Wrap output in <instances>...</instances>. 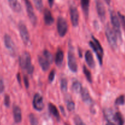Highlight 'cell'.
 Returning a JSON list of instances; mask_svg holds the SVG:
<instances>
[{"label":"cell","instance_id":"6da1fadb","mask_svg":"<svg viewBox=\"0 0 125 125\" xmlns=\"http://www.w3.org/2000/svg\"><path fill=\"white\" fill-rule=\"evenodd\" d=\"M20 65L23 69L27 71L28 74H32L34 72V66L31 63V59L29 52H24L19 58Z\"/></svg>","mask_w":125,"mask_h":125},{"label":"cell","instance_id":"7a4b0ae2","mask_svg":"<svg viewBox=\"0 0 125 125\" xmlns=\"http://www.w3.org/2000/svg\"><path fill=\"white\" fill-rule=\"evenodd\" d=\"M106 35L109 44L112 49L115 50L117 48V35L113 29L108 24L106 26Z\"/></svg>","mask_w":125,"mask_h":125},{"label":"cell","instance_id":"3957f363","mask_svg":"<svg viewBox=\"0 0 125 125\" xmlns=\"http://www.w3.org/2000/svg\"><path fill=\"white\" fill-rule=\"evenodd\" d=\"M110 16H111V23L113 26L114 30L115 32L117 37L118 36L120 39H122V32H121L120 23L119 18L113 10L110 11Z\"/></svg>","mask_w":125,"mask_h":125},{"label":"cell","instance_id":"277c9868","mask_svg":"<svg viewBox=\"0 0 125 125\" xmlns=\"http://www.w3.org/2000/svg\"><path fill=\"white\" fill-rule=\"evenodd\" d=\"M73 47H70L68 52V65L70 70L73 73H76L78 71V65L76 59L74 55Z\"/></svg>","mask_w":125,"mask_h":125},{"label":"cell","instance_id":"5b68a950","mask_svg":"<svg viewBox=\"0 0 125 125\" xmlns=\"http://www.w3.org/2000/svg\"><path fill=\"white\" fill-rule=\"evenodd\" d=\"M24 1L25 3L26 8V11L29 20L31 22L33 26H35L37 23V18L36 15L35 14L32 5L29 0H24Z\"/></svg>","mask_w":125,"mask_h":125},{"label":"cell","instance_id":"8992f818","mask_svg":"<svg viewBox=\"0 0 125 125\" xmlns=\"http://www.w3.org/2000/svg\"><path fill=\"white\" fill-rule=\"evenodd\" d=\"M18 29L22 41L25 45H28L30 42V36L26 26L23 22H20L18 23Z\"/></svg>","mask_w":125,"mask_h":125},{"label":"cell","instance_id":"52a82bcc","mask_svg":"<svg viewBox=\"0 0 125 125\" xmlns=\"http://www.w3.org/2000/svg\"><path fill=\"white\" fill-rule=\"evenodd\" d=\"M57 29L61 37H64L68 31V24L64 18L59 17L57 21Z\"/></svg>","mask_w":125,"mask_h":125},{"label":"cell","instance_id":"ba28073f","mask_svg":"<svg viewBox=\"0 0 125 125\" xmlns=\"http://www.w3.org/2000/svg\"><path fill=\"white\" fill-rule=\"evenodd\" d=\"M95 3L98 17H100L101 21L104 22L106 20V9L104 5L101 0H95Z\"/></svg>","mask_w":125,"mask_h":125},{"label":"cell","instance_id":"9c48e42d","mask_svg":"<svg viewBox=\"0 0 125 125\" xmlns=\"http://www.w3.org/2000/svg\"><path fill=\"white\" fill-rule=\"evenodd\" d=\"M33 107L38 111H42L44 108V103L43 97L39 94H36L34 96L32 101Z\"/></svg>","mask_w":125,"mask_h":125},{"label":"cell","instance_id":"30bf717a","mask_svg":"<svg viewBox=\"0 0 125 125\" xmlns=\"http://www.w3.org/2000/svg\"><path fill=\"white\" fill-rule=\"evenodd\" d=\"M4 45L6 48L11 53H15V45L13 40L11 39L10 36L9 35L5 34L4 37Z\"/></svg>","mask_w":125,"mask_h":125},{"label":"cell","instance_id":"8fae6325","mask_svg":"<svg viewBox=\"0 0 125 125\" xmlns=\"http://www.w3.org/2000/svg\"><path fill=\"white\" fill-rule=\"evenodd\" d=\"M70 18L72 24L73 26H77L79 23V13L78 9L75 6H72L70 7Z\"/></svg>","mask_w":125,"mask_h":125},{"label":"cell","instance_id":"7c38bea8","mask_svg":"<svg viewBox=\"0 0 125 125\" xmlns=\"http://www.w3.org/2000/svg\"><path fill=\"white\" fill-rule=\"evenodd\" d=\"M81 97L83 101L86 104L90 105L92 103V100L90 97V94L89 92V90L86 88H83L81 91Z\"/></svg>","mask_w":125,"mask_h":125},{"label":"cell","instance_id":"4fadbf2b","mask_svg":"<svg viewBox=\"0 0 125 125\" xmlns=\"http://www.w3.org/2000/svg\"><path fill=\"white\" fill-rule=\"evenodd\" d=\"M10 7L14 12L19 13L21 11L22 6L18 0H8Z\"/></svg>","mask_w":125,"mask_h":125},{"label":"cell","instance_id":"5bb4252c","mask_svg":"<svg viewBox=\"0 0 125 125\" xmlns=\"http://www.w3.org/2000/svg\"><path fill=\"white\" fill-rule=\"evenodd\" d=\"M44 20H45V24L48 26L51 25L54 21L53 17L51 14V12H50V10L47 9L44 10Z\"/></svg>","mask_w":125,"mask_h":125},{"label":"cell","instance_id":"9a60e30c","mask_svg":"<svg viewBox=\"0 0 125 125\" xmlns=\"http://www.w3.org/2000/svg\"><path fill=\"white\" fill-rule=\"evenodd\" d=\"M85 59L88 65L92 68H94L95 66V62L93 57L92 53L90 51H87L85 54Z\"/></svg>","mask_w":125,"mask_h":125},{"label":"cell","instance_id":"2e32d148","mask_svg":"<svg viewBox=\"0 0 125 125\" xmlns=\"http://www.w3.org/2000/svg\"><path fill=\"white\" fill-rule=\"evenodd\" d=\"M13 114L14 120L16 123H18L21 122L22 116H21V111L20 108L18 106H15L13 108Z\"/></svg>","mask_w":125,"mask_h":125},{"label":"cell","instance_id":"e0dca14e","mask_svg":"<svg viewBox=\"0 0 125 125\" xmlns=\"http://www.w3.org/2000/svg\"><path fill=\"white\" fill-rule=\"evenodd\" d=\"M38 61H39V63L40 64V67H41L43 71L46 72L50 68V63L45 57H43L42 56H39L38 57Z\"/></svg>","mask_w":125,"mask_h":125},{"label":"cell","instance_id":"ac0fdd59","mask_svg":"<svg viewBox=\"0 0 125 125\" xmlns=\"http://www.w3.org/2000/svg\"><path fill=\"white\" fill-rule=\"evenodd\" d=\"M89 44H90V46H91V48H92V50H94V52L96 53V56H97L99 62H100V65H102V63H103V54H101V52H100V51H99L98 49L97 48L96 45H95V43H94V42L90 41V43H89Z\"/></svg>","mask_w":125,"mask_h":125},{"label":"cell","instance_id":"d6986e66","mask_svg":"<svg viewBox=\"0 0 125 125\" xmlns=\"http://www.w3.org/2000/svg\"><path fill=\"white\" fill-rule=\"evenodd\" d=\"M63 57H64V54H63V51L61 50H57V52L56 54L55 62H56V64L59 67H60L62 64V62H63Z\"/></svg>","mask_w":125,"mask_h":125},{"label":"cell","instance_id":"ffe728a7","mask_svg":"<svg viewBox=\"0 0 125 125\" xmlns=\"http://www.w3.org/2000/svg\"><path fill=\"white\" fill-rule=\"evenodd\" d=\"M82 89V84H81L80 82L78 81H75L73 83L72 85V89L73 92L75 94H79L81 93Z\"/></svg>","mask_w":125,"mask_h":125},{"label":"cell","instance_id":"44dd1931","mask_svg":"<svg viewBox=\"0 0 125 125\" xmlns=\"http://www.w3.org/2000/svg\"><path fill=\"white\" fill-rule=\"evenodd\" d=\"M49 110H50V112L51 113V114L53 115L56 118V119L59 120L60 119V115L59 113V111L57 110V107L52 103L49 104Z\"/></svg>","mask_w":125,"mask_h":125},{"label":"cell","instance_id":"7402d4cb","mask_svg":"<svg viewBox=\"0 0 125 125\" xmlns=\"http://www.w3.org/2000/svg\"><path fill=\"white\" fill-rule=\"evenodd\" d=\"M114 120L118 124V125H124V118L120 112H118L115 114L114 115Z\"/></svg>","mask_w":125,"mask_h":125},{"label":"cell","instance_id":"603a6c76","mask_svg":"<svg viewBox=\"0 0 125 125\" xmlns=\"http://www.w3.org/2000/svg\"><path fill=\"white\" fill-rule=\"evenodd\" d=\"M81 7L86 16H88L89 10V0H81Z\"/></svg>","mask_w":125,"mask_h":125},{"label":"cell","instance_id":"cb8c5ba5","mask_svg":"<svg viewBox=\"0 0 125 125\" xmlns=\"http://www.w3.org/2000/svg\"><path fill=\"white\" fill-rule=\"evenodd\" d=\"M104 114L106 119L108 120V122H111V120H114V115L113 112L111 109H105L104 110Z\"/></svg>","mask_w":125,"mask_h":125},{"label":"cell","instance_id":"d4e9b609","mask_svg":"<svg viewBox=\"0 0 125 125\" xmlns=\"http://www.w3.org/2000/svg\"><path fill=\"white\" fill-rule=\"evenodd\" d=\"M66 104H67V109L70 111V112H72L75 109V104L73 102V100H71L70 98H67L66 100Z\"/></svg>","mask_w":125,"mask_h":125},{"label":"cell","instance_id":"484cf974","mask_svg":"<svg viewBox=\"0 0 125 125\" xmlns=\"http://www.w3.org/2000/svg\"><path fill=\"white\" fill-rule=\"evenodd\" d=\"M61 89L62 92H66L68 89V83L66 78H62L61 80Z\"/></svg>","mask_w":125,"mask_h":125},{"label":"cell","instance_id":"4316f807","mask_svg":"<svg viewBox=\"0 0 125 125\" xmlns=\"http://www.w3.org/2000/svg\"><path fill=\"white\" fill-rule=\"evenodd\" d=\"M83 72H84V74H85V77H86V79H87L88 81L90 83H92V78L91 73H90V71L88 70V68L85 65H84V67H83Z\"/></svg>","mask_w":125,"mask_h":125},{"label":"cell","instance_id":"83f0119b","mask_svg":"<svg viewBox=\"0 0 125 125\" xmlns=\"http://www.w3.org/2000/svg\"><path fill=\"white\" fill-rule=\"evenodd\" d=\"M43 56L45 58L50 62V63H51L53 61V57H52V55L51 54V52L48 50H45L43 51Z\"/></svg>","mask_w":125,"mask_h":125},{"label":"cell","instance_id":"f1b7e54d","mask_svg":"<svg viewBox=\"0 0 125 125\" xmlns=\"http://www.w3.org/2000/svg\"><path fill=\"white\" fill-rule=\"evenodd\" d=\"M125 103V95H121L119 97L116 99L115 101V104L117 106H122Z\"/></svg>","mask_w":125,"mask_h":125},{"label":"cell","instance_id":"f546056e","mask_svg":"<svg viewBox=\"0 0 125 125\" xmlns=\"http://www.w3.org/2000/svg\"><path fill=\"white\" fill-rule=\"evenodd\" d=\"M33 1L37 9L39 10V11L42 10L43 7L42 0H33Z\"/></svg>","mask_w":125,"mask_h":125},{"label":"cell","instance_id":"4dcf8cb0","mask_svg":"<svg viewBox=\"0 0 125 125\" xmlns=\"http://www.w3.org/2000/svg\"><path fill=\"white\" fill-rule=\"evenodd\" d=\"M29 121H30L31 125H38V120L37 117H35V115L33 114H31L29 115Z\"/></svg>","mask_w":125,"mask_h":125},{"label":"cell","instance_id":"1f68e13d","mask_svg":"<svg viewBox=\"0 0 125 125\" xmlns=\"http://www.w3.org/2000/svg\"><path fill=\"white\" fill-rule=\"evenodd\" d=\"M92 39H93V40H94V42L95 43V44L96 45V47H97V48L98 49V50L100 51V52H101V54H103V52H104L103 49V48H102V46H101L100 43L99 42L98 40L97 39H96L94 36H92Z\"/></svg>","mask_w":125,"mask_h":125},{"label":"cell","instance_id":"d6a6232c","mask_svg":"<svg viewBox=\"0 0 125 125\" xmlns=\"http://www.w3.org/2000/svg\"><path fill=\"white\" fill-rule=\"evenodd\" d=\"M74 122L75 125H85L79 115H75L74 117Z\"/></svg>","mask_w":125,"mask_h":125},{"label":"cell","instance_id":"836d02e7","mask_svg":"<svg viewBox=\"0 0 125 125\" xmlns=\"http://www.w3.org/2000/svg\"><path fill=\"white\" fill-rule=\"evenodd\" d=\"M118 18L120 20L121 23H122V26H123V28L125 30V17L123 15H122L120 12H118Z\"/></svg>","mask_w":125,"mask_h":125},{"label":"cell","instance_id":"e575fe53","mask_svg":"<svg viewBox=\"0 0 125 125\" xmlns=\"http://www.w3.org/2000/svg\"><path fill=\"white\" fill-rule=\"evenodd\" d=\"M4 80L2 77L0 76V93H2L4 90Z\"/></svg>","mask_w":125,"mask_h":125},{"label":"cell","instance_id":"d590c367","mask_svg":"<svg viewBox=\"0 0 125 125\" xmlns=\"http://www.w3.org/2000/svg\"><path fill=\"white\" fill-rule=\"evenodd\" d=\"M54 77H55V70H52L51 72H50V74H49V77H48L49 81H50V83L53 81L54 79Z\"/></svg>","mask_w":125,"mask_h":125},{"label":"cell","instance_id":"8d00e7d4","mask_svg":"<svg viewBox=\"0 0 125 125\" xmlns=\"http://www.w3.org/2000/svg\"><path fill=\"white\" fill-rule=\"evenodd\" d=\"M10 101V97L9 95H6L4 97V104L6 107H9Z\"/></svg>","mask_w":125,"mask_h":125},{"label":"cell","instance_id":"74e56055","mask_svg":"<svg viewBox=\"0 0 125 125\" xmlns=\"http://www.w3.org/2000/svg\"><path fill=\"white\" fill-rule=\"evenodd\" d=\"M23 81H24V85H25L27 89H28V88H29V79H28V77H27L26 76H24V78H23Z\"/></svg>","mask_w":125,"mask_h":125},{"label":"cell","instance_id":"f35d334b","mask_svg":"<svg viewBox=\"0 0 125 125\" xmlns=\"http://www.w3.org/2000/svg\"><path fill=\"white\" fill-rule=\"evenodd\" d=\"M54 0H48V2H49V4H50V7H52L53 6V4H54Z\"/></svg>","mask_w":125,"mask_h":125},{"label":"cell","instance_id":"ab89813d","mask_svg":"<svg viewBox=\"0 0 125 125\" xmlns=\"http://www.w3.org/2000/svg\"><path fill=\"white\" fill-rule=\"evenodd\" d=\"M17 79H18V81L20 84H21V79H20V73L17 74Z\"/></svg>","mask_w":125,"mask_h":125},{"label":"cell","instance_id":"60d3db41","mask_svg":"<svg viewBox=\"0 0 125 125\" xmlns=\"http://www.w3.org/2000/svg\"><path fill=\"white\" fill-rule=\"evenodd\" d=\"M106 125H115L114 123H112V122H108V123H107V124H106Z\"/></svg>","mask_w":125,"mask_h":125},{"label":"cell","instance_id":"b9f144b4","mask_svg":"<svg viewBox=\"0 0 125 125\" xmlns=\"http://www.w3.org/2000/svg\"><path fill=\"white\" fill-rule=\"evenodd\" d=\"M60 108H61V110L62 111V112H63V114L65 115V112H64V110H63V107H62V106H60Z\"/></svg>","mask_w":125,"mask_h":125},{"label":"cell","instance_id":"7bdbcfd3","mask_svg":"<svg viewBox=\"0 0 125 125\" xmlns=\"http://www.w3.org/2000/svg\"><path fill=\"white\" fill-rule=\"evenodd\" d=\"M105 1H106L107 4H110V3H111V0H105Z\"/></svg>","mask_w":125,"mask_h":125}]
</instances>
